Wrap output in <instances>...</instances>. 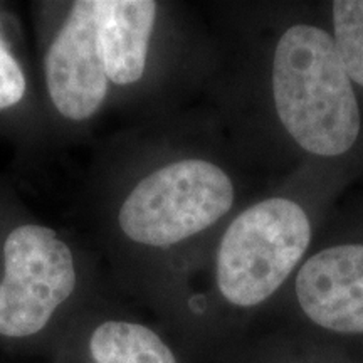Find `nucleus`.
Masks as SVG:
<instances>
[{"instance_id":"1","label":"nucleus","mask_w":363,"mask_h":363,"mask_svg":"<svg viewBox=\"0 0 363 363\" xmlns=\"http://www.w3.org/2000/svg\"><path fill=\"white\" fill-rule=\"evenodd\" d=\"M272 93L281 123L306 152L337 157L357 142V96L335 39L325 30L299 24L281 35Z\"/></svg>"},{"instance_id":"2","label":"nucleus","mask_w":363,"mask_h":363,"mask_svg":"<svg viewBox=\"0 0 363 363\" xmlns=\"http://www.w3.org/2000/svg\"><path fill=\"white\" fill-rule=\"evenodd\" d=\"M311 225L289 199H267L234 219L217 254V284L235 306H256L271 296L306 252Z\"/></svg>"},{"instance_id":"3","label":"nucleus","mask_w":363,"mask_h":363,"mask_svg":"<svg viewBox=\"0 0 363 363\" xmlns=\"http://www.w3.org/2000/svg\"><path fill=\"white\" fill-rule=\"evenodd\" d=\"M233 202L234 187L225 172L189 158L145 177L126 197L118 222L135 242L167 247L206 230Z\"/></svg>"},{"instance_id":"4","label":"nucleus","mask_w":363,"mask_h":363,"mask_svg":"<svg viewBox=\"0 0 363 363\" xmlns=\"http://www.w3.org/2000/svg\"><path fill=\"white\" fill-rule=\"evenodd\" d=\"M71 249L49 227H16L4 244L0 281V335L39 333L76 288Z\"/></svg>"},{"instance_id":"5","label":"nucleus","mask_w":363,"mask_h":363,"mask_svg":"<svg viewBox=\"0 0 363 363\" xmlns=\"http://www.w3.org/2000/svg\"><path fill=\"white\" fill-rule=\"evenodd\" d=\"M48 93L56 110L72 121L88 120L108 93V76L98 40L96 0L72 6L44 62Z\"/></svg>"},{"instance_id":"6","label":"nucleus","mask_w":363,"mask_h":363,"mask_svg":"<svg viewBox=\"0 0 363 363\" xmlns=\"http://www.w3.org/2000/svg\"><path fill=\"white\" fill-rule=\"evenodd\" d=\"M298 301L311 321L338 333H363V246L315 254L296 279Z\"/></svg>"},{"instance_id":"7","label":"nucleus","mask_w":363,"mask_h":363,"mask_svg":"<svg viewBox=\"0 0 363 363\" xmlns=\"http://www.w3.org/2000/svg\"><path fill=\"white\" fill-rule=\"evenodd\" d=\"M96 16L108 79L116 84L136 83L147 66L157 4L152 0H96Z\"/></svg>"},{"instance_id":"8","label":"nucleus","mask_w":363,"mask_h":363,"mask_svg":"<svg viewBox=\"0 0 363 363\" xmlns=\"http://www.w3.org/2000/svg\"><path fill=\"white\" fill-rule=\"evenodd\" d=\"M89 352L96 363H177L155 331L126 321L99 325L91 335Z\"/></svg>"},{"instance_id":"9","label":"nucleus","mask_w":363,"mask_h":363,"mask_svg":"<svg viewBox=\"0 0 363 363\" xmlns=\"http://www.w3.org/2000/svg\"><path fill=\"white\" fill-rule=\"evenodd\" d=\"M335 44L350 79L363 86V0L333 4Z\"/></svg>"},{"instance_id":"10","label":"nucleus","mask_w":363,"mask_h":363,"mask_svg":"<svg viewBox=\"0 0 363 363\" xmlns=\"http://www.w3.org/2000/svg\"><path fill=\"white\" fill-rule=\"evenodd\" d=\"M26 94V78L19 62L0 38V110L17 104Z\"/></svg>"}]
</instances>
